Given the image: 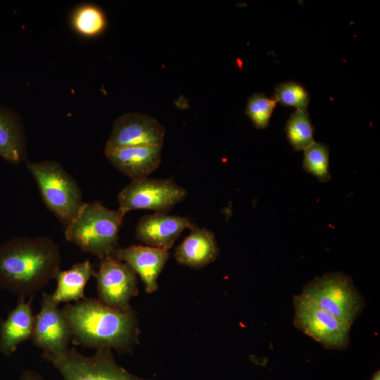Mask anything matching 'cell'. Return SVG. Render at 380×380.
<instances>
[{
  "label": "cell",
  "mask_w": 380,
  "mask_h": 380,
  "mask_svg": "<svg viewBox=\"0 0 380 380\" xmlns=\"http://www.w3.org/2000/svg\"><path fill=\"white\" fill-rule=\"evenodd\" d=\"M59 246L50 237H17L0 245V286L20 297L34 293L61 270Z\"/></svg>",
  "instance_id": "1"
},
{
  "label": "cell",
  "mask_w": 380,
  "mask_h": 380,
  "mask_svg": "<svg viewBox=\"0 0 380 380\" xmlns=\"http://www.w3.org/2000/svg\"><path fill=\"white\" fill-rule=\"evenodd\" d=\"M61 310L69 323L74 344L125 353L138 343L139 329L133 310L122 312L88 298L67 303Z\"/></svg>",
  "instance_id": "2"
},
{
  "label": "cell",
  "mask_w": 380,
  "mask_h": 380,
  "mask_svg": "<svg viewBox=\"0 0 380 380\" xmlns=\"http://www.w3.org/2000/svg\"><path fill=\"white\" fill-rule=\"evenodd\" d=\"M125 215L119 209L110 210L98 201L84 203L65 227V237L84 252L102 260L118 248Z\"/></svg>",
  "instance_id": "3"
},
{
  "label": "cell",
  "mask_w": 380,
  "mask_h": 380,
  "mask_svg": "<svg viewBox=\"0 0 380 380\" xmlns=\"http://www.w3.org/2000/svg\"><path fill=\"white\" fill-rule=\"evenodd\" d=\"M27 167L36 181L46 206L66 227L84 203L77 182L55 160L30 162Z\"/></svg>",
  "instance_id": "4"
},
{
  "label": "cell",
  "mask_w": 380,
  "mask_h": 380,
  "mask_svg": "<svg viewBox=\"0 0 380 380\" xmlns=\"http://www.w3.org/2000/svg\"><path fill=\"white\" fill-rule=\"evenodd\" d=\"M301 295L350 326L365 306L352 278L341 272L314 278L303 286Z\"/></svg>",
  "instance_id": "5"
},
{
  "label": "cell",
  "mask_w": 380,
  "mask_h": 380,
  "mask_svg": "<svg viewBox=\"0 0 380 380\" xmlns=\"http://www.w3.org/2000/svg\"><path fill=\"white\" fill-rule=\"evenodd\" d=\"M58 371L63 380H147L134 376L119 365L110 348L96 350L91 357L74 348L44 357Z\"/></svg>",
  "instance_id": "6"
},
{
  "label": "cell",
  "mask_w": 380,
  "mask_h": 380,
  "mask_svg": "<svg viewBox=\"0 0 380 380\" xmlns=\"http://www.w3.org/2000/svg\"><path fill=\"white\" fill-rule=\"evenodd\" d=\"M186 196V189L172 179L145 177L132 180L120 191L118 209L125 215L137 209L167 213Z\"/></svg>",
  "instance_id": "7"
},
{
  "label": "cell",
  "mask_w": 380,
  "mask_h": 380,
  "mask_svg": "<svg viewBox=\"0 0 380 380\" xmlns=\"http://www.w3.org/2000/svg\"><path fill=\"white\" fill-rule=\"evenodd\" d=\"M293 325L326 349L345 350L350 344L351 326L319 308L308 298L294 295Z\"/></svg>",
  "instance_id": "8"
},
{
  "label": "cell",
  "mask_w": 380,
  "mask_h": 380,
  "mask_svg": "<svg viewBox=\"0 0 380 380\" xmlns=\"http://www.w3.org/2000/svg\"><path fill=\"white\" fill-rule=\"evenodd\" d=\"M94 277L101 302L122 312L132 310L129 301L138 293L137 277L128 264L108 256L101 260Z\"/></svg>",
  "instance_id": "9"
},
{
  "label": "cell",
  "mask_w": 380,
  "mask_h": 380,
  "mask_svg": "<svg viewBox=\"0 0 380 380\" xmlns=\"http://www.w3.org/2000/svg\"><path fill=\"white\" fill-rule=\"evenodd\" d=\"M32 343L42 351V357L55 356L66 352L72 340L69 323L58 305L44 293L41 308L34 315Z\"/></svg>",
  "instance_id": "10"
},
{
  "label": "cell",
  "mask_w": 380,
  "mask_h": 380,
  "mask_svg": "<svg viewBox=\"0 0 380 380\" xmlns=\"http://www.w3.org/2000/svg\"><path fill=\"white\" fill-rule=\"evenodd\" d=\"M165 127L153 117L139 112L127 113L113 122L105 148L163 146Z\"/></svg>",
  "instance_id": "11"
},
{
  "label": "cell",
  "mask_w": 380,
  "mask_h": 380,
  "mask_svg": "<svg viewBox=\"0 0 380 380\" xmlns=\"http://www.w3.org/2000/svg\"><path fill=\"white\" fill-rule=\"evenodd\" d=\"M195 227L186 217L155 213L139 220L135 235L147 246L168 251L184 229Z\"/></svg>",
  "instance_id": "12"
},
{
  "label": "cell",
  "mask_w": 380,
  "mask_h": 380,
  "mask_svg": "<svg viewBox=\"0 0 380 380\" xmlns=\"http://www.w3.org/2000/svg\"><path fill=\"white\" fill-rule=\"evenodd\" d=\"M112 257L126 262L139 274L146 293L158 289V278L169 258L167 250L149 246L118 248Z\"/></svg>",
  "instance_id": "13"
},
{
  "label": "cell",
  "mask_w": 380,
  "mask_h": 380,
  "mask_svg": "<svg viewBox=\"0 0 380 380\" xmlns=\"http://www.w3.org/2000/svg\"><path fill=\"white\" fill-rule=\"evenodd\" d=\"M162 148L148 146L105 148L104 153L118 171L134 180L148 177L159 167Z\"/></svg>",
  "instance_id": "14"
},
{
  "label": "cell",
  "mask_w": 380,
  "mask_h": 380,
  "mask_svg": "<svg viewBox=\"0 0 380 380\" xmlns=\"http://www.w3.org/2000/svg\"><path fill=\"white\" fill-rule=\"evenodd\" d=\"M219 252L215 234L196 226L177 247L175 257L180 265L201 269L215 260Z\"/></svg>",
  "instance_id": "15"
},
{
  "label": "cell",
  "mask_w": 380,
  "mask_h": 380,
  "mask_svg": "<svg viewBox=\"0 0 380 380\" xmlns=\"http://www.w3.org/2000/svg\"><path fill=\"white\" fill-rule=\"evenodd\" d=\"M25 301L20 297L15 308L0 325V351L10 355L24 341L31 340L34 315L32 309V300Z\"/></svg>",
  "instance_id": "16"
},
{
  "label": "cell",
  "mask_w": 380,
  "mask_h": 380,
  "mask_svg": "<svg viewBox=\"0 0 380 380\" xmlns=\"http://www.w3.org/2000/svg\"><path fill=\"white\" fill-rule=\"evenodd\" d=\"M96 271L91 262L86 260L74 264L70 268L60 270L56 277V287L51 294L52 300L57 305L79 301L86 298L84 288Z\"/></svg>",
  "instance_id": "17"
},
{
  "label": "cell",
  "mask_w": 380,
  "mask_h": 380,
  "mask_svg": "<svg viewBox=\"0 0 380 380\" xmlns=\"http://www.w3.org/2000/svg\"><path fill=\"white\" fill-rule=\"evenodd\" d=\"M0 156L13 163L26 157V141L21 122L12 113L0 108Z\"/></svg>",
  "instance_id": "18"
},
{
  "label": "cell",
  "mask_w": 380,
  "mask_h": 380,
  "mask_svg": "<svg viewBox=\"0 0 380 380\" xmlns=\"http://www.w3.org/2000/svg\"><path fill=\"white\" fill-rule=\"evenodd\" d=\"M285 132L295 151H304L315 141L314 128L308 111L295 110L289 118Z\"/></svg>",
  "instance_id": "19"
},
{
  "label": "cell",
  "mask_w": 380,
  "mask_h": 380,
  "mask_svg": "<svg viewBox=\"0 0 380 380\" xmlns=\"http://www.w3.org/2000/svg\"><path fill=\"white\" fill-rule=\"evenodd\" d=\"M329 148L327 145L314 142L304 150L303 167L322 182L330 180L329 167Z\"/></svg>",
  "instance_id": "20"
},
{
  "label": "cell",
  "mask_w": 380,
  "mask_h": 380,
  "mask_svg": "<svg viewBox=\"0 0 380 380\" xmlns=\"http://www.w3.org/2000/svg\"><path fill=\"white\" fill-rule=\"evenodd\" d=\"M72 23L75 30L80 34L93 37L103 30L106 18L99 8L93 5H84L75 11Z\"/></svg>",
  "instance_id": "21"
},
{
  "label": "cell",
  "mask_w": 380,
  "mask_h": 380,
  "mask_svg": "<svg viewBox=\"0 0 380 380\" xmlns=\"http://www.w3.org/2000/svg\"><path fill=\"white\" fill-rule=\"evenodd\" d=\"M274 99L282 106H293L308 111L309 94L305 88L295 81L280 83L275 87Z\"/></svg>",
  "instance_id": "22"
},
{
  "label": "cell",
  "mask_w": 380,
  "mask_h": 380,
  "mask_svg": "<svg viewBox=\"0 0 380 380\" xmlns=\"http://www.w3.org/2000/svg\"><path fill=\"white\" fill-rule=\"evenodd\" d=\"M277 103L274 98H268L262 93L254 94L248 99L245 113L255 128L265 129Z\"/></svg>",
  "instance_id": "23"
},
{
  "label": "cell",
  "mask_w": 380,
  "mask_h": 380,
  "mask_svg": "<svg viewBox=\"0 0 380 380\" xmlns=\"http://www.w3.org/2000/svg\"><path fill=\"white\" fill-rule=\"evenodd\" d=\"M20 380H45L39 374L33 370H25L23 372Z\"/></svg>",
  "instance_id": "24"
},
{
  "label": "cell",
  "mask_w": 380,
  "mask_h": 380,
  "mask_svg": "<svg viewBox=\"0 0 380 380\" xmlns=\"http://www.w3.org/2000/svg\"><path fill=\"white\" fill-rule=\"evenodd\" d=\"M372 380H380V372L379 370L376 371L372 376Z\"/></svg>",
  "instance_id": "25"
}]
</instances>
